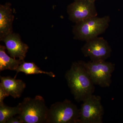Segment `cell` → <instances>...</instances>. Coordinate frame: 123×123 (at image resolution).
<instances>
[{
	"instance_id": "7c38bea8",
	"label": "cell",
	"mask_w": 123,
	"mask_h": 123,
	"mask_svg": "<svg viewBox=\"0 0 123 123\" xmlns=\"http://www.w3.org/2000/svg\"><path fill=\"white\" fill-rule=\"evenodd\" d=\"M6 46L0 45V71L16 70L24 61L9 56L6 52Z\"/></svg>"
},
{
	"instance_id": "7a4b0ae2",
	"label": "cell",
	"mask_w": 123,
	"mask_h": 123,
	"mask_svg": "<svg viewBox=\"0 0 123 123\" xmlns=\"http://www.w3.org/2000/svg\"><path fill=\"white\" fill-rule=\"evenodd\" d=\"M18 105L20 110L18 116L22 123L47 122L49 108L42 96L38 95L34 98H25Z\"/></svg>"
},
{
	"instance_id": "30bf717a",
	"label": "cell",
	"mask_w": 123,
	"mask_h": 123,
	"mask_svg": "<svg viewBox=\"0 0 123 123\" xmlns=\"http://www.w3.org/2000/svg\"><path fill=\"white\" fill-rule=\"evenodd\" d=\"M14 16L12 9L9 4L0 6V40L13 33Z\"/></svg>"
},
{
	"instance_id": "5b68a950",
	"label": "cell",
	"mask_w": 123,
	"mask_h": 123,
	"mask_svg": "<svg viewBox=\"0 0 123 123\" xmlns=\"http://www.w3.org/2000/svg\"><path fill=\"white\" fill-rule=\"evenodd\" d=\"M81 62L94 85L103 88L110 87L115 69L114 64L103 60Z\"/></svg>"
},
{
	"instance_id": "e0dca14e",
	"label": "cell",
	"mask_w": 123,
	"mask_h": 123,
	"mask_svg": "<svg viewBox=\"0 0 123 123\" xmlns=\"http://www.w3.org/2000/svg\"><path fill=\"white\" fill-rule=\"evenodd\" d=\"M89 0L91 1H92V2H95V0Z\"/></svg>"
},
{
	"instance_id": "8992f818",
	"label": "cell",
	"mask_w": 123,
	"mask_h": 123,
	"mask_svg": "<svg viewBox=\"0 0 123 123\" xmlns=\"http://www.w3.org/2000/svg\"><path fill=\"white\" fill-rule=\"evenodd\" d=\"M82 102L79 123H102L104 111L101 97L92 94Z\"/></svg>"
},
{
	"instance_id": "277c9868",
	"label": "cell",
	"mask_w": 123,
	"mask_h": 123,
	"mask_svg": "<svg viewBox=\"0 0 123 123\" xmlns=\"http://www.w3.org/2000/svg\"><path fill=\"white\" fill-rule=\"evenodd\" d=\"M80 109L70 100L55 103L49 108L47 123H79Z\"/></svg>"
},
{
	"instance_id": "9c48e42d",
	"label": "cell",
	"mask_w": 123,
	"mask_h": 123,
	"mask_svg": "<svg viewBox=\"0 0 123 123\" xmlns=\"http://www.w3.org/2000/svg\"><path fill=\"white\" fill-rule=\"evenodd\" d=\"M0 41L5 43L8 53L11 57L24 61L29 47L22 41L18 34L11 33Z\"/></svg>"
},
{
	"instance_id": "6da1fadb",
	"label": "cell",
	"mask_w": 123,
	"mask_h": 123,
	"mask_svg": "<svg viewBox=\"0 0 123 123\" xmlns=\"http://www.w3.org/2000/svg\"><path fill=\"white\" fill-rule=\"evenodd\" d=\"M65 77L71 93L77 102H82L93 94L94 84L81 61L73 62Z\"/></svg>"
},
{
	"instance_id": "8fae6325",
	"label": "cell",
	"mask_w": 123,
	"mask_h": 123,
	"mask_svg": "<svg viewBox=\"0 0 123 123\" xmlns=\"http://www.w3.org/2000/svg\"><path fill=\"white\" fill-rule=\"evenodd\" d=\"M0 86L3 88L8 96L14 98H20L26 86L22 80L16 79L10 76H0Z\"/></svg>"
},
{
	"instance_id": "ba28073f",
	"label": "cell",
	"mask_w": 123,
	"mask_h": 123,
	"mask_svg": "<svg viewBox=\"0 0 123 123\" xmlns=\"http://www.w3.org/2000/svg\"><path fill=\"white\" fill-rule=\"evenodd\" d=\"M67 12L69 20L76 23L98 15L94 2L89 0H75L68 6Z\"/></svg>"
},
{
	"instance_id": "2e32d148",
	"label": "cell",
	"mask_w": 123,
	"mask_h": 123,
	"mask_svg": "<svg viewBox=\"0 0 123 123\" xmlns=\"http://www.w3.org/2000/svg\"><path fill=\"white\" fill-rule=\"evenodd\" d=\"M6 123H22L21 120L18 116L16 117L14 116L11 117L7 120Z\"/></svg>"
},
{
	"instance_id": "9a60e30c",
	"label": "cell",
	"mask_w": 123,
	"mask_h": 123,
	"mask_svg": "<svg viewBox=\"0 0 123 123\" xmlns=\"http://www.w3.org/2000/svg\"><path fill=\"white\" fill-rule=\"evenodd\" d=\"M3 88L0 86V103H4L3 101L6 97H8Z\"/></svg>"
},
{
	"instance_id": "5bb4252c",
	"label": "cell",
	"mask_w": 123,
	"mask_h": 123,
	"mask_svg": "<svg viewBox=\"0 0 123 123\" xmlns=\"http://www.w3.org/2000/svg\"><path fill=\"white\" fill-rule=\"evenodd\" d=\"M20 111L18 105L11 107L5 105L4 103H0V123H6L9 119L19 114Z\"/></svg>"
},
{
	"instance_id": "52a82bcc",
	"label": "cell",
	"mask_w": 123,
	"mask_h": 123,
	"mask_svg": "<svg viewBox=\"0 0 123 123\" xmlns=\"http://www.w3.org/2000/svg\"><path fill=\"white\" fill-rule=\"evenodd\" d=\"M81 51L91 61H106L111 56L112 50L106 40L97 37L86 41Z\"/></svg>"
},
{
	"instance_id": "4fadbf2b",
	"label": "cell",
	"mask_w": 123,
	"mask_h": 123,
	"mask_svg": "<svg viewBox=\"0 0 123 123\" xmlns=\"http://www.w3.org/2000/svg\"><path fill=\"white\" fill-rule=\"evenodd\" d=\"M16 74L14 76L16 78L17 75L19 72L24 73L26 75L31 74H44L54 78L55 74L52 72H45L40 69L34 62H26L24 61L20 64L16 69Z\"/></svg>"
},
{
	"instance_id": "3957f363",
	"label": "cell",
	"mask_w": 123,
	"mask_h": 123,
	"mask_svg": "<svg viewBox=\"0 0 123 123\" xmlns=\"http://www.w3.org/2000/svg\"><path fill=\"white\" fill-rule=\"evenodd\" d=\"M110 17H93L76 23L73 29L74 38L87 41L103 34L109 26Z\"/></svg>"
}]
</instances>
